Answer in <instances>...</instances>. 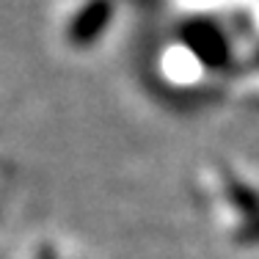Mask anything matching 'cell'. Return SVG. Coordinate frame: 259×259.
Here are the masks:
<instances>
[{
  "label": "cell",
  "instance_id": "1",
  "mask_svg": "<svg viewBox=\"0 0 259 259\" xmlns=\"http://www.w3.org/2000/svg\"><path fill=\"white\" fill-rule=\"evenodd\" d=\"M110 11H113L110 0H91V3L75 17V22H72V28H69V39L80 47L94 41L105 30V25H108Z\"/></svg>",
  "mask_w": 259,
  "mask_h": 259
},
{
  "label": "cell",
  "instance_id": "2",
  "mask_svg": "<svg viewBox=\"0 0 259 259\" xmlns=\"http://www.w3.org/2000/svg\"><path fill=\"white\" fill-rule=\"evenodd\" d=\"M39 259H55V254H53V248H41V254H39Z\"/></svg>",
  "mask_w": 259,
  "mask_h": 259
}]
</instances>
